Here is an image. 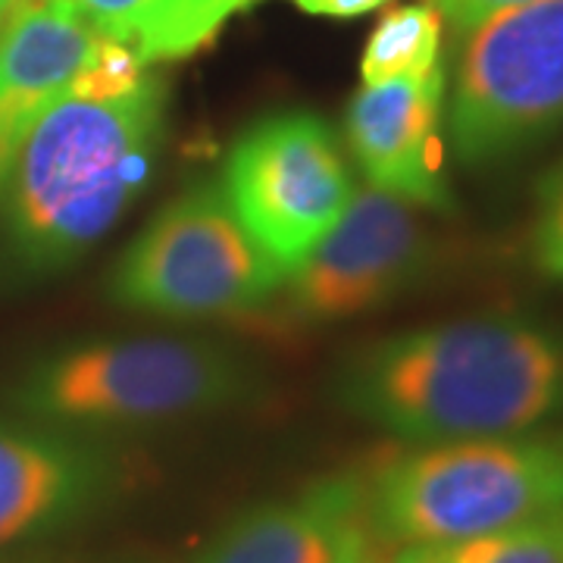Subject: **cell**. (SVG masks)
<instances>
[{"instance_id":"1","label":"cell","mask_w":563,"mask_h":563,"mask_svg":"<svg viewBox=\"0 0 563 563\" xmlns=\"http://www.w3.org/2000/svg\"><path fill=\"white\" fill-rule=\"evenodd\" d=\"M339 398L413 444L532 432L563 417V329L504 313L398 332L344 363Z\"/></svg>"},{"instance_id":"2","label":"cell","mask_w":563,"mask_h":563,"mask_svg":"<svg viewBox=\"0 0 563 563\" xmlns=\"http://www.w3.org/2000/svg\"><path fill=\"white\" fill-rule=\"evenodd\" d=\"M166 91L157 79L88 101L63 91L22 135L0 181L7 254L22 273H54L101 242L147 185Z\"/></svg>"},{"instance_id":"3","label":"cell","mask_w":563,"mask_h":563,"mask_svg":"<svg viewBox=\"0 0 563 563\" xmlns=\"http://www.w3.org/2000/svg\"><path fill=\"white\" fill-rule=\"evenodd\" d=\"M379 542H466L563 510V432L417 444L385 457L363 485Z\"/></svg>"},{"instance_id":"4","label":"cell","mask_w":563,"mask_h":563,"mask_svg":"<svg viewBox=\"0 0 563 563\" xmlns=\"http://www.w3.org/2000/svg\"><path fill=\"white\" fill-rule=\"evenodd\" d=\"M254 391L229 347L191 339H103L63 347L29 369L16 401L63 426H139L220 410Z\"/></svg>"},{"instance_id":"5","label":"cell","mask_w":563,"mask_h":563,"mask_svg":"<svg viewBox=\"0 0 563 563\" xmlns=\"http://www.w3.org/2000/svg\"><path fill=\"white\" fill-rule=\"evenodd\" d=\"M282 273L229 207L220 185H198L166 203L122 251L110 298L173 320L247 317L282 288Z\"/></svg>"},{"instance_id":"6","label":"cell","mask_w":563,"mask_h":563,"mask_svg":"<svg viewBox=\"0 0 563 563\" xmlns=\"http://www.w3.org/2000/svg\"><path fill=\"white\" fill-rule=\"evenodd\" d=\"M563 129V0L507 7L466 32L448 139L466 166L507 161Z\"/></svg>"},{"instance_id":"7","label":"cell","mask_w":563,"mask_h":563,"mask_svg":"<svg viewBox=\"0 0 563 563\" xmlns=\"http://www.w3.org/2000/svg\"><path fill=\"white\" fill-rule=\"evenodd\" d=\"M220 188L285 276L332 232L357 191L335 132L313 113L254 122L229 151Z\"/></svg>"},{"instance_id":"8","label":"cell","mask_w":563,"mask_h":563,"mask_svg":"<svg viewBox=\"0 0 563 563\" xmlns=\"http://www.w3.org/2000/svg\"><path fill=\"white\" fill-rule=\"evenodd\" d=\"M432 266V235L413 203L376 185L354 198L332 232L285 279L279 322L320 325L395 301Z\"/></svg>"},{"instance_id":"9","label":"cell","mask_w":563,"mask_h":563,"mask_svg":"<svg viewBox=\"0 0 563 563\" xmlns=\"http://www.w3.org/2000/svg\"><path fill=\"white\" fill-rule=\"evenodd\" d=\"M444 69L366 85L347 107V141L369 185L407 203L451 210L439 120Z\"/></svg>"},{"instance_id":"10","label":"cell","mask_w":563,"mask_h":563,"mask_svg":"<svg viewBox=\"0 0 563 563\" xmlns=\"http://www.w3.org/2000/svg\"><path fill=\"white\" fill-rule=\"evenodd\" d=\"M110 488L113 463L101 448L0 422V551L79 523Z\"/></svg>"},{"instance_id":"11","label":"cell","mask_w":563,"mask_h":563,"mask_svg":"<svg viewBox=\"0 0 563 563\" xmlns=\"http://www.w3.org/2000/svg\"><path fill=\"white\" fill-rule=\"evenodd\" d=\"M376 542L363 485L325 479L291 501L242 514L195 563H379Z\"/></svg>"},{"instance_id":"12","label":"cell","mask_w":563,"mask_h":563,"mask_svg":"<svg viewBox=\"0 0 563 563\" xmlns=\"http://www.w3.org/2000/svg\"><path fill=\"white\" fill-rule=\"evenodd\" d=\"M98 32L54 0H16L0 41V181L41 110L69 88Z\"/></svg>"},{"instance_id":"13","label":"cell","mask_w":563,"mask_h":563,"mask_svg":"<svg viewBox=\"0 0 563 563\" xmlns=\"http://www.w3.org/2000/svg\"><path fill=\"white\" fill-rule=\"evenodd\" d=\"M442 13L435 7H395L376 22L361 57L363 85L429 76L442 69Z\"/></svg>"},{"instance_id":"14","label":"cell","mask_w":563,"mask_h":563,"mask_svg":"<svg viewBox=\"0 0 563 563\" xmlns=\"http://www.w3.org/2000/svg\"><path fill=\"white\" fill-rule=\"evenodd\" d=\"M435 563H563V510L466 542L432 544Z\"/></svg>"},{"instance_id":"15","label":"cell","mask_w":563,"mask_h":563,"mask_svg":"<svg viewBox=\"0 0 563 563\" xmlns=\"http://www.w3.org/2000/svg\"><path fill=\"white\" fill-rule=\"evenodd\" d=\"M144 66L147 63L141 60L139 51L132 44L98 35L88 60L79 69V76L69 81L66 91H73L79 98H88V101L122 98V95L135 91L141 81L147 79Z\"/></svg>"},{"instance_id":"16","label":"cell","mask_w":563,"mask_h":563,"mask_svg":"<svg viewBox=\"0 0 563 563\" xmlns=\"http://www.w3.org/2000/svg\"><path fill=\"white\" fill-rule=\"evenodd\" d=\"M54 3L73 10L103 38L125 41L135 47V38L141 35L157 0H54Z\"/></svg>"},{"instance_id":"17","label":"cell","mask_w":563,"mask_h":563,"mask_svg":"<svg viewBox=\"0 0 563 563\" xmlns=\"http://www.w3.org/2000/svg\"><path fill=\"white\" fill-rule=\"evenodd\" d=\"M548 244H563V161L548 169L536 188V220L529 247L536 251Z\"/></svg>"},{"instance_id":"18","label":"cell","mask_w":563,"mask_h":563,"mask_svg":"<svg viewBox=\"0 0 563 563\" xmlns=\"http://www.w3.org/2000/svg\"><path fill=\"white\" fill-rule=\"evenodd\" d=\"M517 3H529V0H435V10L448 16L461 35H466L479 22L501 13L507 7H517Z\"/></svg>"},{"instance_id":"19","label":"cell","mask_w":563,"mask_h":563,"mask_svg":"<svg viewBox=\"0 0 563 563\" xmlns=\"http://www.w3.org/2000/svg\"><path fill=\"white\" fill-rule=\"evenodd\" d=\"M310 16H329V20H354L373 10H383L388 0H291Z\"/></svg>"},{"instance_id":"20","label":"cell","mask_w":563,"mask_h":563,"mask_svg":"<svg viewBox=\"0 0 563 563\" xmlns=\"http://www.w3.org/2000/svg\"><path fill=\"white\" fill-rule=\"evenodd\" d=\"M532 263L542 269L548 279L563 282V244H548L532 251Z\"/></svg>"},{"instance_id":"21","label":"cell","mask_w":563,"mask_h":563,"mask_svg":"<svg viewBox=\"0 0 563 563\" xmlns=\"http://www.w3.org/2000/svg\"><path fill=\"white\" fill-rule=\"evenodd\" d=\"M395 563H435L429 554H426V548H401L398 551V558Z\"/></svg>"},{"instance_id":"22","label":"cell","mask_w":563,"mask_h":563,"mask_svg":"<svg viewBox=\"0 0 563 563\" xmlns=\"http://www.w3.org/2000/svg\"><path fill=\"white\" fill-rule=\"evenodd\" d=\"M169 3H176V0H157V3H154V10H151V16H154V13H161L163 7H169ZM151 16H147V20H151ZM144 25H147V22H144ZM139 41V38H135Z\"/></svg>"},{"instance_id":"23","label":"cell","mask_w":563,"mask_h":563,"mask_svg":"<svg viewBox=\"0 0 563 563\" xmlns=\"http://www.w3.org/2000/svg\"><path fill=\"white\" fill-rule=\"evenodd\" d=\"M13 3H16V0H0V16H3V13H10V10H13Z\"/></svg>"},{"instance_id":"24","label":"cell","mask_w":563,"mask_h":563,"mask_svg":"<svg viewBox=\"0 0 563 563\" xmlns=\"http://www.w3.org/2000/svg\"><path fill=\"white\" fill-rule=\"evenodd\" d=\"M10 13H13V10H10ZM10 13H3V16H0V41H3V32H7V22H10Z\"/></svg>"},{"instance_id":"25","label":"cell","mask_w":563,"mask_h":563,"mask_svg":"<svg viewBox=\"0 0 563 563\" xmlns=\"http://www.w3.org/2000/svg\"><path fill=\"white\" fill-rule=\"evenodd\" d=\"M254 3H257V0H254Z\"/></svg>"}]
</instances>
